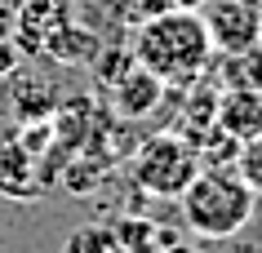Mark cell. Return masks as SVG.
Returning <instances> with one entry per match:
<instances>
[{"label": "cell", "mask_w": 262, "mask_h": 253, "mask_svg": "<svg viewBox=\"0 0 262 253\" xmlns=\"http://www.w3.org/2000/svg\"><path fill=\"white\" fill-rule=\"evenodd\" d=\"M94 62H98V80H102V84L111 89V84L120 80L124 71L134 67V54H124V49H107V54H102V58H94Z\"/></svg>", "instance_id": "7c38bea8"}, {"label": "cell", "mask_w": 262, "mask_h": 253, "mask_svg": "<svg viewBox=\"0 0 262 253\" xmlns=\"http://www.w3.org/2000/svg\"><path fill=\"white\" fill-rule=\"evenodd\" d=\"M18 71V44L0 40V76H14Z\"/></svg>", "instance_id": "4fadbf2b"}, {"label": "cell", "mask_w": 262, "mask_h": 253, "mask_svg": "<svg viewBox=\"0 0 262 253\" xmlns=\"http://www.w3.org/2000/svg\"><path fill=\"white\" fill-rule=\"evenodd\" d=\"M195 173H200V155L178 138V133H156L134 151V182L147 196H165L178 200L187 191Z\"/></svg>", "instance_id": "3957f363"}, {"label": "cell", "mask_w": 262, "mask_h": 253, "mask_svg": "<svg viewBox=\"0 0 262 253\" xmlns=\"http://www.w3.org/2000/svg\"><path fill=\"white\" fill-rule=\"evenodd\" d=\"M218 129L227 138L245 142L262 133V89H245V84H231L218 94V111H213Z\"/></svg>", "instance_id": "8992f818"}, {"label": "cell", "mask_w": 262, "mask_h": 253, "mask_svg": "<svg viewBox=\"0 0 262 253\" xmlns=\"http://www.w3.org/2000/svg\"><path fill=\"white\" fill-rule=\"evenodd\" d=\"M200 18L213 49L222 54H245L262 44V0H205Z\"/></svg>", "instance_id": "277c9868"}, {"label": "cell", "mask_w": 262, "mask_h": 253, "mask_svg": "<svg viewBox=\"0 0 262 253\" xmlns=\"http://www.w3.org/2000/svg\"><path fill=\"white\" fill-rule=\"evenodd\" d=\"M111 231H116L120 253H160L165 244L182 240L173 226H160L156 218H147V213H124V218L111 222Z\"/></svg>", "instance_id": "ba28073f"}, {"label": "cell", "mask_w": 262, "mask_h": 253, "mask_svg": "<svg viewBox=\"0 0 262 253\" xmlns=\"http://www.w3.org/2000/svg\"><path fill=\"white\" fill-rule=\"evenodd\" d=\"M129 9L138 14V22L142 18H151V14H160V9H169V0H129Z\"/></svg>", "instance_id": "5bb4252c"}, {"label": "cell", "mask_w": 262, "mask_h": 253, "mask_svg": "<svg viewBox=\"0 0 262 253\" xmlns=\"http://www.w3.org/2000/svg\"><path fill=\"white\" fill-rule=\"evenodd\" d=\"M165 89L169 84L156 76V71H147L134 58V67L124 71L120 80L111 84V102H116V111L120 116H129V120H142V116H151L160 102H165Z\"/></svg>", "instance_id": "5b68a950"}, {"label": "cell", "mask_w": 262, "mask_h": 253, "mask_svg": "<svg viewBox=\"0 0 262 253\" xmlns=\"http://www.w3.org/2000/svg\"><path fill=\"white\" fill-rule=\"evenodd\" d=\"M160 253H200V249H195V244H187V240H173V244H165Z\"/></svg>", "instance_id": "9a60e30c"}, {"label": "cell", "mask_w": 262, "mask_h": 253, "mask_svg": "<svg viewBox=\"0 0 262 253\" xmlns=\"http://www.w3.org/2000/svg\"><path fill=\"white\" fill-rule=\"evenodd\" d=\"M209 54H213V40L205 31L200 9H173L169 5L160 14L142 18L138 36H134V58L173 89H191L209 71Z\"/></svg>", "instance_id": "6da1fadb"}, {"label": "cell", "mask_w": 262, "mask_h": 253, "mask_svg": "<svg viewBox=\"0 0 262 253\" xmlns=\"http://www.w3.org/2000/svg\"><path fill=\"white\" fill-rule=\"evenodd\" d=\"M231 169L240 173V182H245L253 196H262V133H258V138H245L240 147H235Z\"/></svg>", "instance_id": "8fae6325"}, {"label": "cell", "mask_w": 262, "mask_h": 253, "mask_svg": "<svg viewBox=\"0 0 262 253\" xmlns=\"http://www.w3.org/2000/svg\"><path fill=\"white\" fill-rule=\"evenodd\" d=\"M62 253H120V244H116V231L102 222H84L76 226L67 240H62Z\"/></svg>", "instance_id": "30bf717a"}, {"label": "cell", "mask_w": 262, "mask_h": 253, "mask_svg": "<svg viewBox=\"0 0 262 253\" xmlns=\"http://www.w3.org/2000/svg\"><path fill=\"white\" fill-rule=\"evenodd\" d=\"M14 107L18 116H23V125L27 120H49L58 107V94H54V84H45V80H18V94H14Z\"/></svg>", "instance_id": "9c48e42d"}, {"label": "cell", "mask_w": 262, "mask_h": 253, "mask_svg": "<svg viewBox=\"0 0 262 253\" xmlns=\"http://www.w3.org/2000/svg\"><path fill=\"white\" fill-rule=\"evenodd\" d=\"M40 191H45V182L36 178V151H27L18 133L0 138V196L36 200Z\"/></svg>", "instance_id": "52a82bcc"}, {"label": "cell", "mask_w": 262, "mask_h": 253, "mask_svg": "<svg viewBox=\"0 0 262 253\" xmlns=\"http://www.w3.org/2000/svg\"><path fill=\"white\" fill-rule=\"evenodd\" d=\"M169 5H173V9H200L205 0H169Z\"/></svg>", "instance_id": "2e32d148"}, {"label": "cell", "mask_w": 262, "mask_h": 253, "mask_svg": "<svg viewBox=\"0 0 262 253\" xmlns=\"http://www.w3.org/2000/svg\"><path fill=\"white\" fill-rule=\"evenodd\" d=\"M178 204H182V222L200 240H231L249 226L258 196L240 182L235 169H200L178 196Z\"/></svg>", "instance_id": "7a4b0ae2"}]
</instances>
